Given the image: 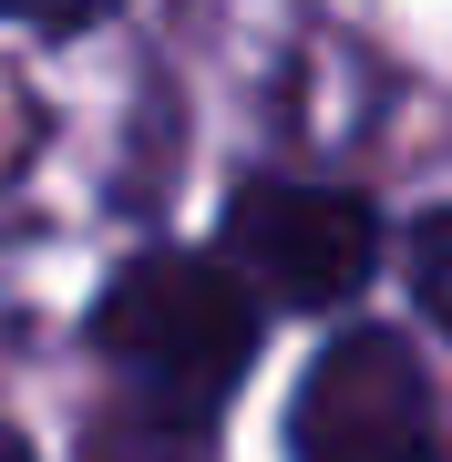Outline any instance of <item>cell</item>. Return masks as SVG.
Instances as JSON below:
<instances>
[{"mask_svg": "<svg viewBox=\"0 0 452 462\" xmlns=\"http://www.w3.org/2000/svg\"><path fill=\"white\" fill-rule=\"evenodd\" d=\"M226 247L247 267L257 288L278 298V309H339V298L370 288V267H381V216L370 196L350 185H236L226 196Z\"/></svg>", "mask_w": 452, "mask_h": 462, "instance_id": "cell-2", "label": "cell"}, {"mask_svg": "<svg viewBox=\"0 0 452 462\" xmlns=\"http://www.w3.org/2000/svg\"><path fill=\"white\" fill-rule=\"evenodd\" d=\"M0 462H32V442H21V431H0Z\"/></svg>", "mask_w": 452, "mask_h": 462, "instance_id": "cell-7", "label": "cell"}, {"mask_svg": "<svg viewBox=\"0 0 452 462\" xmlns=\"http://www.w3.org/2000/svg\"><path fill=\"white\" fill-rule=\"evenodd\" d=\"M421 442H432L421 360L391 329H350L309 360L299 411H288V452L299 462H421Z\"/></svg>", "mask_w": 452, "mask_h": 462, "instance_id": "cell-3", "label": "cell"}, {"mask_svg": "<svg viewBox=\"0 0 452 462\" xmlns=\"http://www.w3.org/2000/svg\"><path fill=\"white\" fill-rule=\"evenodd\" d=\"M83 462H217V431L185 401H124L114 421H93Z\"/></svg>", "mask_w": 452, "mask_h": 462, "instance_id": "cell-4", "label": "cell"}, {"mask_svg": "<svg viewBox=\"0 0 452 462\" xmlns=\"http://www.w3.org/2000/svg\"><path fill=\"white\" fill-rule=\"evenodd\" d=\"M411 298H421V319L452 339V206H432L411 226Z\"/></svg>", "mask_w": 452, "mask_h": 462, "instance_id": "cell-5", "label": "cell"}, {"mask_svg": "<svg viewBox=\"0 0 452 462\" xmlns=\"http://www.w3.org/2000/svg\"><path fill=\"white\" fill-rule=\"evenodd\" d=\"M103 360H124L144 380V401H185V411H217L257 360V298L226 278L217 257H175L154 247L134 257L93 309Z\"/></svg>", "mask_w": 452, "mask_h": 462, "instance_id": "cell-1", "label": "cell"}, {"mask_svg": "<svg viewBox=\"0 0 452 462\" xmlns=\"http://www.w3.org/2000/svg\"><path fill=\"white\" fill-rule=\"evenodd\" d=\"M0 21H32V32H93V21H114V0H0Z\"/></svg>", "mask_w": 452, "mask_h": 462, "instance_id": "cell-6", "label": "cell"}]
</instances>
